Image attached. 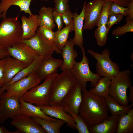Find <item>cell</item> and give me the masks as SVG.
Returning <instances> with one entry per match:
<instances>
[{
    "instance_id": "e575fe53",
    "label": "cell",
    "mask_w": 133,
    "mask_h": 133,
    "mask_svg": "<svg viewBox=\"0 0 133 133\" xmlns=\"http://www.w3.org/2000/svg\"><path fill=\"white\" fill-rule=\"evenodd\" d=\"M112 2L106 0L102 9L100 16L97 25L98 27L105 25L109 16V11Z\"/></svg>"
},
{
    "instance_id": "7bdbcfd3",
    "label": "cell",
    "mask_w": 133,
    "mask_h": 133,
    "mask_svg": "<svg viewBox=\"0 0 133 133\" xmlns=\"http://www.w3.org/2000/svg\"><path fill=\"white\" fill-rule=\"evenodd\" d=\"M117 3L121 6L127 7L131 0H105Z\"/></svg>"
},
{
    "instance_id": "5bb4252c",
    "label": "cell",
    "mask_w": 133,
    "mask_h": 133,
    "mask_svg": "<svg viewBox=\"0 0 133 133\" xmlns=\"http://www.w3.org/2000/svg\"><path fill=\"white\" fill-rule=\"evenodd\" d=\"M82 89L81 86L77 83L64 98L61 105L66 112L69 114H79L82 101Z\"/></svg>"
},
{
    "instance_id": "7a4b0ae2",
    "label": "cell",
    "mask_w": 133,
    "mask_h": 133,
    "mask_svg": "<svg viewBox=\"0 0 133 133\" xmlns=\"http://www.w3.org/2000/svg\"><path fill=\"white\" fill-rule=\"evenodd\" d=\"M77 83L70 70L62 71L58 74L52 84L49 105H61L64 98Z\"/></svg>"
},
{
    "instance_id": "277c9868",
    "label": "cell",
    "mask_w": 133,
    "mask_h": 133,
    "mask_svg": "<svg viewBox=\"0 0 133 133\" xmlns=\"http://www.w3.org/2000/svg\"><path fill=\"white\" fill-rule=\"evenodd\" d=\"M131 84L130 70L120 71L111 79L109 95L122 105L126 106L129 103L127 90Z\"/></svg>"
},
{
    "instance_id": "4fadbf2b",
    "label": "cell",
    "mask_w": 133,
    "mask_h": 133,
    "mask_svg": "<svg viewBox=\"0 0 133 133\" xmlns=\"http://www.w3.org/2000/svg\"><path fill=\"white\" fill-rule=\"evenodd\" d=\"M10 124L17 129L15 133H46L32 117L23 115L20 114L16 116Z\"/></svg>"
},
{
    "instance_id": "60d3db41",
    "label": "cell",
    "mask_w": 133,
    "mask_h": 133,
    "mask_svg": "<svg viewBox=\"0 0 133 133\" xmlns=\"http://www.w3.org/2000/svg\"><path fill=\"white\" fill-rule=\"evenodd\" d=\"M5 58L0 60V88L5 84L4 75V65Z\"/></svg>"
},
{
    "instance_id": "4316f807",
    "label": "cell",
    "mask_w": 133,
    "mask_h": 133,
    "mask_svg": "<svg viewBox=\"0 0 133 133\" xmlns=\"http://www.w3.org/2000/svg\"><path fill=\"white\" fill-rule=\"evenodd\" d=\"M105 99L109 111L111 115H121L127 113L132 109L133 106L132 104L126 106H122L109 95Z\"/></svg>"
},
{
    "instance_id": "8fae6325",
    "label": "cell",
    "mask_w": 133,
    "mask_h": 133,
    "mask_svg": "<svg viewBox=\"0 0 133 133\" xmlns=\"http://www.w3.org/2000/svg\"><path fill=\"white\" fill-rule=\"evenodd\" d=\"M105 0H92L86 4L84 2V24L83 31L92 29L97 26L106 1Z\"/></svg>"
},
{
    "instance_id": "7402d4cb",
    "label": "cell",
    "mask_w": 133,
    "mask_h": 133,
    "mask_svg": "<svg viewBox=\"0 0 133 133\" xmlns=\"http://www.w3.org/2000/svg\"><path fill=\"white\" fill-rule=\"evenodd\" d=\"M84 3L82 10L79 14L76 12L73 14L75 35L73 38L71 39L74 44L79 46L81 49L84 47L83 29L84 19Z\"/></svg>"
},
{
    "instance_id": "f546056e",
    "label": "cell",
    "mask_w": 133,
    "mask_h": 133,
    "mask_svg": "<svg viewBox=\"0 0 133 133\" xmlns=\"http://www.w3.org/2000/svg\"><path fill=\"white\" fill-rule=\"evenodd\" d=\"M32 118L48 133H60L61 127L66 123L64 121L60 119H58L55 121H50L40 118Z\"/></svg>"
},
{
    "instance_id": "bcb514c9",
    "label": "cell",
    "mask_w": 133,
    "mask_h": 133,
    "mask_svg": "<svg viewBox=\"0 0 133 133\" xmlns=\"http://www.w3.org/2000/svg\"><path fill=\"white\" fill-rule=\"evenodd\" d=\"M13 132H10L7 130L3 126L0 127V133H11Z\"/></svg>"
},
{
    "instance_id": "603a6c76",
    "label": "cell",
    "mask_w": 133,
    "mask_h": 133,
    "mask_svg": "<svg viewBox=\"0 0 133 133\" xmlns=\"http://www.w3.org/2000/svg\"><path fill=\"white\" fill-rule=\"evenodd\" d=\"M33 0H1L0 2V9L1 12V17L6 18L8 10L12 5L18 6L20 11H23L29 15L32 14L30 7Z\"/></svg>"
},
{
    "instance_id": "d590c367",
    "label": "cell",
    "mask_w": 133,
    "mask_h": 133,
    "mask_svg": "<svg viewBox=\"0 0 133 133\" xmlns=\"http://www.w3.org/2000/svg\"><path fill=\"white\" fill-rule=\"evenodd\" d=\"M38 30L40 33L46 40L54 44L55 32L52 30L45 27L39 26Z\"/></svg>"
},
{
    "instance_id": "9c48e42d",
    "label": "cell",
    "mask_w": 133,
    "mask_h": 133,
    "mask_svg": "<svg viewBox=\"0 0 133 133\" xmlns=\"http://www.w3.org/2000/svg\"><path fill=\"white\" fill-rule=\"evenodd\" d=\"M20 99L15 97L8 96L6 91L0 97V124L7 119L14 118L20 114Z\"/></svg>"
},
{
    "instance_id": "30bf717a",
    "label": "cell",
    "mask_w": 133,
    "mask_h": 133,
    "mask_svg": "<svg viewBox=\"0 0 133 133\" xmlns=\"http://www.w3.org/2000/svg\"><path fill=\"white\" fill-rule=\"evenodd\" d=\"M21 41L29 45L43 58L52 56L55 51L58 53L54 44L44 38L38 29L33 37L29 39L22 40Z\"/></svg>"
},
{
    "instance_id": "836d02e7",
    "label": "cell",
    "mask_w": 133,
    "mask_h": 133,
    "mask_svg": "<svg viewBox=\"0 0 133 133\" xmlns=\"http://www.w3.org/2000/svg\"><path fill=\"white\" fill-rule=\"evenodd\" d=\"M129 8L124 7L115 2H112L109 11V16L121 15L123 16H128Z\"/></svg>"
},
{
    "instance_id": "484cf974",
    "label": "cell",
    "mask_w": 133,
    "mask_h": 133,
    "mask_svg": "<svg viewBox=\"0 0 133 133\" xmlns=\"http://www.w3.org/2000/svg\"><path fill=\"white\" fill-rule=\"evenodd\" d=\"M116 133H133V109L128 113L120 115Z\"/></svg>"
},
{
    "instance_id": "2e32d148",
    "label": "cell",
    "mask_w": 133,
    "mask_h": 133,
    "mask_svg": "<svg viewBox=\"0 0 133 133\" xmlns=\"http://www.w3.org/2000/svg\"><path fill=\"white\" fill-rule=\"evenodd\" d=\"M40 107L41 110L45 115L63 120L70 128L76 129L75 123L73 118L65 111L61 105Z\"/></svg>"
},
{
    "instance_id": "b9f144b4",
    "label": "cell",
    "mask_w": 133,
    "mask_h": 133,
    "mask_svg": "<svg viewBox=\"0 0 133 133\" xmlns=\"http://www.w3.org/2000/svg\"><path fill=\"white\" fill-rule=\"evenodd\" d=\"M10 56L7 48L4 46H0V60Z\"/></svg>"
},
{
    "instance_id": "74e56055",
    "label": "cell",
    "mask_w": 133,
    "mask_h": 133,
    "mask_svg": "<svg viewBox=\"0 0 133 133\" xmlns=\"http://www.w3.org/2000/svg\"><path fill=\"white\" fill-rule=\"evenodd\" d=\"M123 16L121 15H114L109 16L105 24L107 29L109 30L114 25L117 24L123 19Z\"/></svg>"
},
{
    "instance_id": "ac0fdd59",
    "label": "cell",
    "mask_w": 133,
    "mask_h": 133,
    "mask_svg": "<svg viewBox=\"0 0 133 133\" xmlns=\"http://www.w3.org/2000/svg\"><path fill=\"white\" fill-rule=\"evenodd\" d=\"M23 31L22 40L29 39L35 34L39 27V20L38 15L32 14L27 17L25 16L21 17Z\"/></svg>"
},
{
    "instance_id": "3957f363",
    "label": "cell",
    "mask_w": 133,
    "mask_h": 133,
    "mask_svg": "<svg viewBox=\"0 0 133 133\" xmlns=\"http://www.w3.org/2000/svg\"><path fill=\"white\" fill-rule=\"evenodd\" d=\"M22 33L18 16L6 17L0 24V46L12 47L22 40Z\"/></svg>"
},
{
    "instance_id": "f1b7e54d",
    "label": "cell",
    "mask_w": 133,
    "mask_h": 133,
    "mask_svg": "<svg viewBox=\"0 0 133 133\" xmlns=\"http://www.w3.org/2000/svg\"><path fill=\"white\" fill-rule=\"evenodd\" d=\"M53 8L43 6L41 7L39 12V26L45 27L53 29L56 25L54 23L53 11Z\"/></svg>"
},
{
    "instance_id": "cb8c5ba5",
    "label": "cell",
    "mask_w": 133,
    "mask_h": 133,
    "mask_svg": "<svg viewBox=\"0 0 133 133\" xmlns=\"http://www.w3.org/2000/svg\"><path fill=\"white\" fill-rule=\"evenodd\" d=\"M43 58L40 57L35 60L27 66L18 72L9 82L5 84L0 88V95L6 91V88L11 84L27 77L33 72H35Z\"/></svg>"
},
{
    "instance_id": "ee69618b",
    "label": "cell",
    "mask_w": 133,
    "mask_h": 133,
    "mask_svg": "<svg viewBox=\"0 0 133 133\" xmlns=\"http://www.w3.org/2000/svg\"><path fill=\"white\" fill-rule=\"evenodd\" d=\"M128 7L129 10L127 16L130 20H133V0H131Z\"/></svg>"
},
{
    "instance_id": "7dc6e473",
    "label": "cell",
    "mask_w": 133,
    "mask_h": 133,
    "mask_svg": "<svg viewBox=\"0 0 133 133\" xmlns=\"http://www.w3.org/2000/svg\"><path fill=\"white\" fill-rule=\"evenodd\" d=\"M1 12L0 9V18L1 17Z\"/></svg>"
},
{
    "instance_id": "5b68a950",
    "label": "cell",
    "mask_w": 133,
    "mask_h": 133,
    "mask_svg": "<svg viewBox=\"0 0 133 133\" xmlns=\"http://www.w3.org/2000/svg\"><path fill=\"white\" fill-rule=\"evenodd\" d=\"M58 74L57 73L47 77L41 84L27 91L22 99L26 102L38 106L49 105L52 84Z\"/></svg>"
},
{
    "instance_id": "ab89813d",
    "label": "cell",
    "mask_w": 133,
    "mask_h": 133,
    "mask_svg": "<svg viewBox=\"0 0 133 133\" xmlns=\"http://www.w3.org/2000/svg\"><path fill=\"white\" fill-rule=\"evenodd\" d=\"M73 14L70 10L62 14L63 22L65 26L69 25L73 19Z\"/></svg>"
},
{
    "instance_id": "83f0119b",
    "label": "cell",
    "mask_w": 133,
    "mask_h": 133,
    "mask_svg": "<svg viewBox=\"0 0 133 133\" xmlns=\"http://www.w3.org/2000/svg\"><path fill=\"white\" fill-rule=\"evenodd\" d=\"M111 79L102 77L98 81L95 86L90 89L89 91L92 94L105 98L109 95V88Z\"/></svg>"
},
{
    "instance_id": "44dd1931",
    "label": "cell",
    "mask_w": 133,
    "mask_h": 133,
    "mask_svg": "<svg viewBox=\"0 0 133 133\" xmlns=\"http://www.w3.org/2000/svg\"><path fill=\"white\" fill-rule=\"evenodd\" d=\"M20 114L31 117L40 118L50 121L57 120L45 115L41 110L40 106L26 102L22 98L20 99Z\"/></svg>"
},
{
    "instance_id": "d6986e66",
    "label": "cell",
    "mask_w": 133,
    "mask_h": 133,
    "mask_svg": "<svg viewBox=\"0 0 133 133\" xmlns=\"http://www.w3.org/2000/svg\"><path fill=\"white\" fill-rule=\"evenodd\" d=\"M74 45L71 39H70L63 49L61 53L63 62L60 67L62 71L70 70L73 66L78 55L77 52L74 48Z\"/></svg>"
},
{
    "instance_id": "52a82bcc",
    "label": "cell",
    "mask_w": 133,
    "mask_h": 133,
    "mask_svg": "<svg viewBox=\"0 0 133 133\" xmlns=\"http://www.w3.org/2000/svg\"><path fill=\"white\" fill-rule=\"evenodd\" d=\"M87 51L97 60V73L100 77H106L111 79L120 71L117 64L110 59V51L107 49L102 50L101 54L90 49L88 50Z\"/></svg>"
},
{
    "instance_id": "9a60e30c",
    "label": "cell",
    "mask_w": 133,
    "mask_h": 133,
    "mask_svg": "<svg viewBox=\"0 0 133 133\" xmlns=\"http://www.w3.org/2000/svg\"><path fill=\"white\" fill-rule=\"evenodd\" d=\"M63 62L62 59H55L52 56L43 58L35 73L41 81L48 76L57 73Z\"/></svg>"
},
{
    "instance_id": "6da1fadb",
    "label": "cell",
    "mask_w": 133,
    "mask_h": 133,
    "mask_svg": "<svg viewBox=\"0 0 133 133\" xmlns=\"http://www.w3.org/2000/svg\"><path fill=\"white\" fill-rule=\"evenodd\" d=\"M82 96L79 114L88 127L99 124L109 117L105 98L92 94L86 88L82 89Z\"/></svg>"
},
{
    "instance_id": "8992f818",
    "label": "cell",
    "mask_w": 133,
    "mask_h": 133,
    "mask_svg": "<svg viewBox=\"0 0 133 133\" xmlns=\"http://www.w3.org/2000/svg\"><path fill=\"white\" fill-rule=\"evenodd\" d=\"M83 53V58L81 61H75L73 66L70 70L76 79L77 83L82 89L86 88L87 83L90 82L91 86L93 87L101 78L98 74L94 73L90 70L89 60L86 56L84 47L81 49Z\"/></svg>"
},
{
    "instance_id": "e0dca14e",
    "label": "cell",
    "mask_w": 133,
    "mask_h": 133,
    "mask_svg": "<svg viewBox=\"0 0 133 133\" xmlns=\"http://www.w3.org/2000/svg\"><path fill=\"white\" fill-rule=\"evenodd\" d=\"M28 65L10 56L5 58L3 68L5 84L9 82L17 74Z\"/></svg>"
},
{
    "instance_id": "d6a6232c",
    "label": "cell",
    "mask_w": 133,
    "mask_h": 133,
    "mask_svg": "<svg viewBox=\"0 0 133 133\" xmlns=\"http://www.w3.org/2000/svg\"><path fill=\"white\" fill-rule=\"evenodd\" d=\"M69 114L73 118L76 129L79 133H90L88 125L79 114L70 113Z\"/></svg>"
},
{
    "instance_id": "d4e9b609",
    "label": "cell",
    "mask_w": 133,
    "mask_h": 133,
    "mask_svg": "<svg viewBox=\"0 0 133 133\" xmlns=\"http://www.w3.org/2000/svg\"><path fill=\"white\" fill-rule=\"evenodd\" d=\"M74 30L73 19L68 25L55 32L54 44L58 52L61 53L66 43L70 32Z\"/></svg>"
},
{
    "instance_id": "1f68e13d",
    "label": "cell",
    "mask_w": 133,
    "mask_h": 133,
    "mask_svg": "<svg viewBox=\"0 0 133 133\" xmlns=\"http://www.w3.org/2000/svg\"><path fill=\"white\" fill-rule=\"evenodd\" d=\"M109 31L106 28L105 25L98 27L96 29L94 36L96 40L97 44L99 46H103L105 44Z\"/></svg>"
},
{
    "instance_id": "7c38bea8",
    "label": "cell",
    "mask_w": 133,
    "mask_h": 133,
    "mask_svg": "<svg viewBox=\"0 0 133 133\" xmlns=\"http://www.w3.org/2000/svg\"><path fill=\"white\" fill-rule=\"evenodd\" d=\"M7 49L10 56L28 65L41 57L30 46L21 41Z\"/></svg>"
},
{
    "instance_id": "ffe728a7",
    "label": "cell",
    "mask_w": 133,
    "mask_h": 133,
    "mask_svg": "<svg viewBox=\"0 0 133 133\" xmlns=\"http://www.w3.org/2000/svg\"><path fill=\"white\" fill-rule=\"evenodd\" d=\"M120 115H111L101 123L88 127L90 133H114L116 132Z\"/></svg>"
},
{
    "instance_id": "c3c4849f",
    "label": "cell",
    "mask_w": 133,
    "mask_h": 133,
    "mask_svg": "<svg viewBox=\"0 0 133 133\" xmlns=\"http://www.w3.org/2000/svg\"><path fill=\"white\" fill-rule=\"evenodd\" d=\"M44 0L46 1H48L50 0Z\"/></svg>"
},
{
    "instance_id": "4dcf8cb0",
    "label": "cell",
    "mask_w": 133,
    "mask_h": 133,
    "mask_svg": "<svg viewBox=\"0 0 133 133\" xmlns=\"http://www.w3.org/2000/svg\"><path fill=\"white\" fill-rule=\"evenodd\" d=\"M126 23L121 26H118L112 32L115 37L122 36L126 33L133 32V20H130L128 16L126 18Z\"/></svg>"
},
{
    "instance_id": "8d00e7d4",
    "label": "cell",
    "mask_w": 133,
    "mask_h": 133,
    "mask_svg": "<svg viewBox=\"0 0 133 133\" xmlns=\"http://www.w3.org/2000/svg\"><path fill=\"white\" fill-rule=\"evenodd\" d=\"M54 1L55 7L53 10L59 13L62 14L70 10L68 0H54Z\"/></svg>"
},
{
    "instance_id": "ba28073f",
    "label": "cell",
    "mask_w": 133,
    "mask_h": 133,
    "mask_svg": "<svg viewBox=\"0 0 133 133\" xmlns=\"http://www.w3.org/2000/svg\"><path fill=\"white\" fill-rule=\"evenodd\" d=\"M41 82L35 72H33L8 86L6 89V95L20 99L27 91L39 85Z\"/></svg>"
},
{
    "instance_id": "f6af8a7d",
    "label": "cell",
    "mask_w": 133,
    "mask_h": 133,
    "mask_svg": "<svg viewBox=\"0 0 133 133\" xmlns=\"http://www.w3.org/2000/svg\"><path fill=\"white\" fill-rule=\"evenodd\" d=\"M129 93L128 99L129 102H131V104L133 105V86L132 85L130 86L129 87Z\"/></svg>"
},
{
    "instance_id": "f35d334b",
    "label": "cell",
    "mask_w": 133,
    "mask_h": 133,
    "mask_svg": "<svg viewBox=\"0 0 133 133\" xmlns=\"http://www.w3.org/2000/svg\"><path fill=\"white\" fill-rule=\"evenodd\" d=\"M53 15L54 22L56 23L57 26V30H60L62 29L63 26V22L62 14L53 10Z\"/></svg>"
}]
</instances>
